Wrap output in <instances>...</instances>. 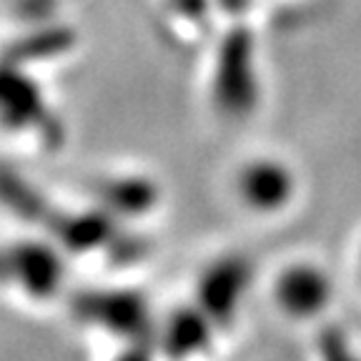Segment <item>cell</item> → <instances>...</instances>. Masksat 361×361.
Masks as SVG:
<instances>
[{
  "label": "cell",
  "mask_w": 361,
  "mask_h": 361,
  "mask_svg": "<svg viewBox=\"0 0 361 361\" xmlns=\"http://www.w3.org/2000/svg\"><path fill=\"white\" fill-rule=\"evenodd\" d=\"M324 279H319L316 274L309 271H296L293 276L286 279L283 283V299L293 311H311L314 306H319L324 299Z\"/></svg>",
  "instance_id": "obj_2"
},
{
  "label": "cell",
  "mask_w": 361,
  "mask_h": 361,
  "mask_svg": "<svg viewBox=\"0 0 361 361\" xmlns=\"http://www.w3.org/2000/svg\"><path fill=\"white\" fill-rule=\"evenodd\" d=\"M243 193L259 209H271L283 203L288 193V176L279 166L259 164L243 176Z\"/></svg>",
  "instance_id": "obj_1"
}]
</instances>
